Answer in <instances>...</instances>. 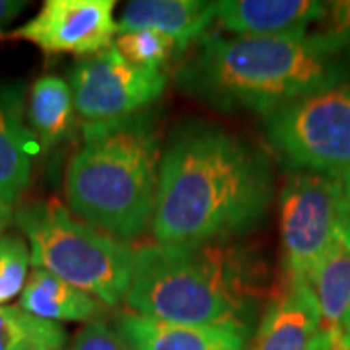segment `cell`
I'll return each mask as SVG.
<instances>
[{
    "instance_id": "obj_1",
    "label": "cell",
    "mask_w": 350,
    "mask_h": 350,
    "mask_svg": "<svg viewBox=\"0 0 350 350\" xmlns=\"http://www.w3.org/2000/svg\"><path fill=\"white\" fill-rule=\"evenodd\" d=\"M275 197L265 154L211 123H187L162 152L152 236L160 245H200L238 236Z\"/></svg>"
},
{
    "instance_id": "obj_2",
    "label": "cell",
    "mask_w": 350,
    "mask_h": 350,
    "mask_svg": "<svg viewBox=\"0 0 350 350\" xmlns=\"http://www.w3.org/2000/svg\"><path fill=\"white\" fill-rule=\"evenodd\" d=\"M347 53L317 31L306 38L206 36L177 72L187 94L224 111H275L288 101L345 84Z\"/></svg>"
},
{
    "instance_id": "obj_3",
    "label": "cell",
    "mask_w": 350,
    "mask_h": 350,
    "mask_svg": "<svg viewBox=\"0 0 350 350\" xmlns=\"http://www.w3.org/2000/svg\"><path fill=\"white\" fill-rule=\"evenodd\" d=\"M84 144L66 167L70 213L111 238L129 241L152 224L162 150L150 113L113 123H84Z\"/></svg>"
},
{
    "instance_id": "obj_4",
    "label": "cell",
    "mask_w": 350,
    "mask_h": 350,
    "mask_svg": "<svg viewBox=\"0 0 350 350\" xmlns=\"http://www.w3.org/2000/svg\"><path fill=\"white\" fill-rule=\"evenodd\" d=\"M243 255L220 243L144 245L135 251L129 312L181 325H239L255 300Z\"/></svg>"
},
{
    "instance_id": "obj_5",
    "label": "cell",
    "mask_w": 350,
    "mask_h": 350,
    "mask_svg": "<svg viewBox=\"0 0 350 350\" xmlns=\"http://www.w3.org/2000/svg\"><path fill=\"white\" fill-rule=\"evenodd\" d=\"M14 222L29 241L33 269H43L80 288L103 306L125 301L135 250L86 224L59 200L22 204Z\"/></svg>"
},
{
    "instance_id": "obj_6",
    "label": "cell",
    "mask_w": 350,
    "mask_h": 350,
    "mask_svg": "<svg viewBox=\"0 0 350 350\" xmlns=\"http://www.w3.org/2000/svg\"><path fill=\"white\" fill-rule=\"evenodd\" d=\"M265 135L298 172L350 177V84L304 96L265 115Z\"/></svg>"
},
{
    "instance_id": "obj_7",
    "label": "cell",
    "mask_w": 350,
    "mask_h": 350,
    "mask_svg": "<svg viewBox=\"0 0 350 350\" xmlns=\"http://www.w3.org/2000/svg\"><path fill=\"white\" fill-rule=\"evenodd\" d=\"M349 230L345 179L296 172L280 191V241L288 280H306Z\"/></svg>"
},
{
    "instance_id": "obj_8",
    "label": "cell",
    "mask_w": 350,
    "mask_h": 350,
    "mask_svg": "<svg viewBox=\"0 0 350 350\" xmlns=\"http://www.w3.org/2000/svg\"><path fill=\"white\" fill-rule=\"evenodd\" d=\"M76 113L84 123H113L144 111L165 90V76L144 70L107 47L70 68Z\"/></svg>"
},
{
    "instance_id": "obj_9",
    "label": "cell",
    "mask_w": 350,
    "mask_h": 350,
    "mask_svg": "<svg viewBox=\"0 0 350 350\" xmlns=\"http://www.w3.org/2000/svg\"><path fill=\"white\" fill-rule=\"evenodd\" d=\"M115 0H47L31 20L16 27L8 38L22 39L49 55L92 57L111 47L119 33Z\"/></svg>"
},
{
    "instance_id": "obj_10",
    "label": "cell",
    "mask_w": 350,
    "mask_h": 350,
    "mask_svg": "<svg viewBox=\"0 0 350 350\" xmlns=\"http://www.w3.org/2000/svg\"><path fill=\"white\" fill-rule=\"evenodd\" d=\"M317 0H220L216 18L243 38H306L308 27L325 18Z\"/></svg>"
},
{
    "instance_id": "obj_11",
    "label": "cell",
    "mask_w": 350,
    "mask_h": 350,
    "mask_svg": "<svg viewBox=\"0 0 350 350\" xmlns=\"http://www.w3.org/2000/svg\"><path fill=\"white\" fill-rule=\"evenodd\" d=\"M117 331L133 350H245L247 329L239 325H181L125 310L117 313Z\"/></svg>"
},
{
    "instance_id": "obj_12",
    "label": "cell",
    "mask_w": 350,
    "mask_h": 350,
    "mask_svg": "<svg viewBox=\"0 0 350 350\" xmlns=\"http://www.w3.org/2000/svg\"><path fill=\"white\" fill-rule=\"evenodd\" d=\"M25 111L24 82H0V199L12 208L29 187L39 152Z\"/></svg>"
},
{
    "instance_id": "obj_13",
    "label": "cell",
    "mask_w": 350,
    "mask_h": 350,
    "mask_svg": "<svg viewBox=\"0 0 350 350\" xmlns=\"http://www.w3.org/2000/svg\"><path fill=\"white\" fill-rule=\"evenodd\" d=\"M319 335V312L301 280L286 288L267 306L250 350H313Z\"/></svg>"
},
{
    "instance_id": "obj_14",
    "label": "cell",
    "mask_w": 350,
    "mask_h": 350,
    "mask_svg": "<svg viewBox=\"0 0 350 350\" xmlns=\"http://www.w3.org/2000/svg\"><path fill=\"white\" fill-rule=\"evenodd\" d=\"M216 18V2L202 0H133L121 14L119 33L154 29L172 38L179 53L191 41L202 38L206 27Z\"/></svg>"
},
{
    "instance_id": "obj_15",
    "label": "cell",
    "mask_w": 350,
    "mask_h": 350,
    "mask_svg": "<svg viewBox=\"0 0 350 350\" xmlns=\"http://www.w3.org/2000/svg\"><path fill=\"white\" fill-rule=\"evenodd\" d=\"M20 308L45 321H96L105 313V306L80 288L64 282L43 269H33L20 294Z\"/></svg>"
},
{
    "instance_id": "obj_16",
    "label": "cell",
    "mask_w": 350,
    "mask_h": 350,
    "mask_svg": "<svg viewBox=\"0 0 350 350\" xmlns=\"http://www.w3.org/2000/svg\"><path fill=\"white\" fill-rule=\"evenodd\" d=\"M27 126L39 152H51L70 138L76 125V107L70 84L57 75L38 78L27 101Z\"/></svg>"
},
{
    "instance_id": "obj_17",
    "label": "cell",
    "mask_w": 350,
    "mask_h": 350,
    "mask_svg": "<svg viewBox=\"0 0 350 350\" xmlns=\"http://www.w3.org/2000/svg\"><path fill=\"white\" fill-rule=\"evenodd\" d=\"M319 312V331H338L350 310V230L304 280Z\"/></svg>"
},
{
    "instance_id": "obj_18",
    "label": "cell",
    "mask_w": 350,
    "mask_h": 350,
    "mask_svg": "<svg viewBox=\"0 0 350 350\" xmlns=\"http://www.w3.org/2000/svg\"><path fill=\"white\" fill-rule=\"evenodd\" d=\"M66 331L20 306H0V350H64Z\"/></svg>"
},
{
    "instance_id": "obj_19",
    "label": "cell",
    "mask_w": 350,
    "mask_h": 350,
    "mask_svg": "<svg viewBox=\"0 0 350 350\" xmlns=\"http://www.w3.org/2000/svg\"><path fill=\"white\" fill-rule=\"evenodd\" d=\"M113 47L126 63L135 64L144 70H156V72H162L163 64L167 63L175 53H179L174 39L154 29H137V31L117 33Z\"/></svg>"
},
{
    "instance_id": "obj_20",
    "label": "cell",
    "mask_w": 350,
    "mask_h": 350,
    "mask_svg": "<svg viewBox=\"0 0 350 350\" xmlns=\"http://www.w3.org/2000/svg\"><path fill=\"white\" fill-rule=\"evenodd\" d=\"M31 253L20 236H0V306L24 292Z\"/></svg>"
},
{
    "instance_id": "obj_21",
    "label": "cell",
    "mask_w": 350,
    "mask_h": 350,
    "mask_svg": "<svg viewBox=\"0 0 350 350\" xmlns=\"http://www.w3.org/2000/svg\"><path fill=\"white\" fill-rule=\"evenodd\" d=\"M323 25L317 31L331 47L340 53H350V0L327 2Z\"/></svg>"
},
{
    "instance_id": "obj_22",
    "label": "cell",
    "mask_w": 350,
    "mask_h": 350,
    "mask_svg": "<svg viewBox=\"0 0 350 350\" xmlns=\"http://www.w3.org/2000/svg\"><path fill=\"white\" fill-rule=\"evenodd\" d=\"M72 350H133L123 335L117 331V327L96 319L90 321L80 329V333L75 338Z\"/></svg>"
},
{
    "instance_id": "obj_23",
    "label": "cell",
    "mask_w": 350,
    "mask_h": 350,
    "mask_svg": "<svg viewBox=\"0 0 350 350\" xmlns=\"http://www.w3.org/2000/svg\"><path fill=\"white\" fill-rule=\"evenodd\" d=\"M25 6L27 2L24 0H0V29L24 12Z\"/></svg>"
},
{
    "instance_id": "obj_24",
    "label": "cell",
    "mask_w": 350,
    "mask_h": 350,
    "mask_svg": "<svg viewBox=\"0 0 350 350\" xmlns=\"http://www.w3.org/2000/svg\"><path fill=\"white\" fill-rule=\"evenodd\" d=\"M10 220H12V206H8L0 199V236H4V230L10 224Z\"/></svg>"
},
{
    "instance_id": "obj_25",
    "label": "cell",
    "mask_w": 350,
    "mask_h": 350,
    "mask_svg": "<svg viewBox=\"0 0 350 350\" xmlns=\"http://www.w3.org/2000/svg\"><path fill=\"white\" fill-rule=\"evenodd\" d=\"M340 331H342V337L347 338V342L350 345V310L345 317V321H342V325H340Z\"/></svg>"
},
{
    "instance_id": "obj_26",
    "label": "cell",
    "mask_w": 350,
    "mask_h": 350,
    "mask_svg": "<svg viewBox=\"0 0 350 350\" xmlns=\"http://www.w3.org/2000/svg\"><path fill=\"white\" fill-rule=\"evenodd\" d=\"M345 191H347V214H349V230H350V177L345 179Z\"/></svg>"
}]
</instances>
